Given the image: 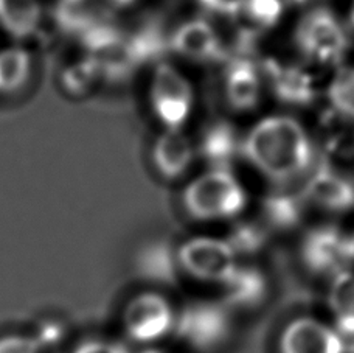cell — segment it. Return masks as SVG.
<instances>
[{
	"label": "cell",
	"mask_w": 354,
	"mask_h": 353,
	"mask_svg": "<svg viewBox=\"0 0 354 353\" xmlns=\"http://www.w3.org/2000/svg\"><path fill=\"white\" fill-rule=\"evenodd\" d=\"M245 156L263 174L274 181H289L305 172L313 159L305 129L290 117L261 120L244 145Z\"/></svg>",
	"instance_id": "1"
},
{
	"label": "cell",
	"mask_w": 354,
	"mask_h": 353,
	"mask_svg": "<svg viewBox=\"0 0 354 353\" xmlns=\"http://www.w3.org/2000/svg\"><path fill=\"white\" fill-rule=\"evenodd\" d=\"M245 201L244 188L225 170L199 176L183 193L187 212L198 219L235 217L244 209Z\"/></svg>",
	"instance_id": "2"
},
{
	"label": "cell",
	"mask_w": 354,
	"mask_h": 353,
	"mask_svg": "<svg viewBox=\"0 0 354 353\" xmlns=\"http://www.w3.org/2000/svg\"><path fill=\"white\" fill-rule=\"evenodd\" d=\"M154 114L167 129H180L193 108V89L176 67L160 62L156 67L149 89Z\"/></svg>",
	"instance_id": "3"
},
{
	"label": "cell",
	"mask_w": 354,
	"mask_h": 353,
	"mask_svg": "<svg viewBox=\"0 0 354 353\" xmlns=\"http://www.w3.org/2000/svg\"><path fill=\"white\" fill-rule=\"evenodd\" d=\"M297 46L309 60L336 62L346 50V36L336 16L324 8L309 11L295 31Z\"/></svg>",
	"instance_id": "4"
},
{
	"label": "cell",
	"mask_w": 354,
	"mask_h": 353,
	"mask_svg": "<svg viewBox=\"0 0 354 353\" xmlns=\"http://www.w3.org/2000/svg\"><path fill=\"white\" fill-rule=\"evenodd\" d=\"M122 325L132 341L148 344L167 336L174 325V314L169 302L154 293L136 296L126 304Z\"/></svg>",
	"instance_id": "5"
},
{
	"label": "cell",
	"mask_w": 354,
	"mask_h": 353,
	"mask_svg": "<svg viewBox=\"0 0 354 353\" xmlns=\"http://www.w3.org/2000/svg\"><path fill=\"white\" fill-rule=\"evenodd\" d=\"M177 258L185 273L201 280L225 283L238 268L232 246L214 238L189 239L179 249Z\"/></svg>",
	"instance_id": "6"
},
{
	"label": "cell",
	"mask_w": 354,
	"mask_h": 353,
	"mask_svg": "<svg viewBox=\"0 0 354 353\" xmlns=\"http://www.w3.org/2000/svg\"><path fill=\"white\" fill-rule=\"evenodd\" d=\"M301 257L314 273L334 275L354 260L350 237L330 226L309 232L301 246Z\"/></svg>",
	"instance_id": "7"
},
{
	"label": "cell",
	"mask_w": 354,
	"mask_h": 353,
	"mask_svg": "<svg viewBox=\"0 0 354 353\" xmlns=\"http://www.w3.org/2000/svg\"><path fill=\"white\" fill-rule=\"evenodd\" d=\"M179 327L182 335L196 347L212 349L229 335V313L219 304H196L183 314Z\"/></svg>",
	"instance_id": "8"
},
{
	"label": "cell",
	"mask_w": 354,
	"mask_h": 353,
	"mask_svg": "<svg viewBox=\"0 0 354 353\" xmlns=\"http://www.w3.org/2000/svg\"><path fill=\"white\" fill-rule=\"evenodd\" d=\"M281 353H344L342 336L311 318L290 323L283 333Z\"/></svg>",
	"instance_id": "9"
},
{
	"label": "cell",
	"mask_w": 354,
	"mask_h": 353,
	"mask_svg": "<svg viewBox=\"0 0 354 353\" xmlns=\"http://www.w3.org/2000/svg\"><path fill=\"white\" fill-rule=\"evenodd\" d=\"M176 53L193 61H213L221 58L223 46L216 31L205 21H189L180 25L171 37Z\"/></svg>",
	"instance_id": "10"
},
{
	"label": "cell",
	"mask_w": 354,
	"mask_h": 353,
	"mask_svg": "<svg viewBox=\"0 0 354 353\" xmlns=\"http://www.w3.org/2000/svg\"><path fill=\"white\" fill-rule=\"evenodd\" d=\"M306 198L326 210H350L354 207V184L345 176L322 167L308 182Z\"/></svg>",
	"instance_id": "11"
},
{
	"label": "cell",
	"mask_w": 354,
	"mask_h": 353,
	"mask_svg": "<svg viewBox=\"0 0 354 353\" xmlns=\"http://www.w3.org/2000/svg\"><path fill=\"white\" fill-rule=\"evenodd\" d=\"M244 35L269 30L280 21L281 0H227L225 11Z\"/></svg>",
	"instance_id": "12"
},
{
	"label": "cell",
	"mask_w": 354,
	"mask_h": 353,
	"mask_svg": "<svg viewBox=\"0 0 354 353\" xmlns=\"http://www.w3.org/2000/svg\"><path fill=\"white\" fill-rule=\"evenodd\" d=\"M153 161L163 178L176 179L185 173L192 163L193 147L180 129H165L156 141Z\"/></svg>",
	"instance_id": "13"
},
{
	"label": "cell",
	"mask_w": 354,
	"mask_h": 353,
	"mask_svg": "<svg viewBox=\"0 0 354 353\" xmlns=\"http://www.w3.org/2000/svg\"><path fill=\"white\" fill-rule=\"evenodd\" d=\"M260 77L250 61L239 60L230 66L227 72L225 92L227 100L238 111L255 108L260 100Z\"/></svg>",
	"instance_id": "14"
},
{
	"label": "cell",
	"mask_w": 354,
	"mask_h": 353,
	"mask_svg": "<svg viewBox=\"0 0 354 353\" xmlns=\"http://www.w3.org/2000/svg\"><path fill=\"white\" fill-rule=\"evenodd\" d=\"M266 280L255 268H236L225 282V304L236 308H252L261 304L266 296Z\"/></svg>",
	"instance_id": "15"
},
{
	"label": "cell",
	"mask_w": 354,
	"mask_h": 353,
	"mask_svg": "<svg viewBox=\"0 0 354 353\" xmlns=\"http://www.w3.org/2000/svg\"><path fill=\"white\" fill-rule=\"evenodd\" d=\"M41 22L39 0H0V25L15 37L33 35Z\"/></svg>",
	"instance_id": "16"
},
{
	"label": "cell",
	"mask_w": 354,
	"mask_h": 353,
	"mask_svg": "<svg viewBox=\"0 0 354 353\" xmlns=\"http://www.w3.org/2000/svg\"><path fill=\"white\" fill-rule=\"evenodd\" d=\"M272 84L277 97L290 105H308L314 98V84L299 67H272Z\"/></svg>",
	"instance_id": "17"
},
{
	"label": "cell",
	"mask_w": 354,
	"mask_h": 353,
	"mask_svg": "<svg viewBox=\"0 0 354 353\" xmlns=\"http://www.w3.org/2000/svg\"><path fill=\"white\" fill-rule=\"evenodd\" d=\"M328 302L336 316L339 335L354 338V274L342 271L334 275Z\"/></svg>",
	"instance_id": "18"
},
{
	"label": "cell",
	"mask_w": 354,
	"mask_h": 353,
	"mask_svg": "<svg viewBox=\"0 0 354 353\" xmlns=\"http://www.w3.org/2000/svg\"><path fill=\"white\" fill-rule=\"evenodd\" d=\"M202 154L210 161L216 170H224L238 150V141L232 126L216 123L205 132L202 138Z\"/></svg>",
	"instance_id": "19"
},
{
	"label": "cell",
	"mask_w": 354,
	"mask_h": 353,
	"mask_svg": "<svg viewBox=\"0 0 354 353\" xmlns=\"http://www.w3.org/2000/svg\"><path fill=\"white\" fill-rule=\"evenodd\" d=\"M30 77V56L22 48L0 52V92H16Z\"/></svg>",
	"instance_id": "20"
},
{
	"label": "cell",
	"mask_w": 354,
	"mask_h": 353,
	"mask_svg": "<svg viewBox=\"0 0 354 353\" xmlns=\"http://www.w3.org/2000/svg\"><path fill=\"white\" fill-rule=\"evenodd\" d=\"M269 223L278 229H289L299 223L301 215L300 201L290 194H272L264 204Z\"/></svg>",
	"instance_id": "21"
},
{
	"label": "cell",
	"mask_w": 354,
	"mask_h": 353,
	"mask_svg": "<svg viewBox=\"0 0 354 353\" xmlns=\"http://www.w3.org/2000/svg\"><path fill=\"white\" fill-rule=\"evenodd\" d=\"M328 98L339 114L354 118V67H342L328 89Z\"/></svg>",
	"instance_id": "22"
},
{
	"label": "cell",
	"mask_w": 354,
	"mask_h": 353,
	"mask_svg": "<svg viewBox=\"0 0 354 353\" xmlns=\"http://www.w3.org/2000/svg\"><path fill=\"white\" fill-rule=\"evenodd\" d=\"M126 48L134 64L151 61L159 56L165 48V41L159 28L143 27L126 42Z\"/></svg>",
	"instance_id": "23"
},
{
	"label": "cell",
	"mask_w": 354,
	"mask_h": 353,
	"mask_svg": "<svg viewBox=\"0 0 354 353\" xmlns=\"http://www.w3.org/2000/svg\"><path fill=\"white\" fill-rule=\"evenodd\" d=\"M263 242L264 235L260 229L254 228V226L243 224L235 228L227 243L232 246V249L235 252H245V254H250V252L260 249L263 246Z\"/></svg>",
	"instance_id": "24"
},
{
	"label": "cell",
	"mask_w": 354,
	"mask_h": 353,
	"mask_svg": "<svg viewBox=\"0 0 354 353\" xmlns=\"http://www.w3.org/2000/svg\"><path fill=\"white\" fill-rule=\"evenodd\" d=\"M0 353H41V344L36 338L11 335L0 338Z\"/></svg>",
	"instance_id": "25"
},
{
	"label": "cell",
	"mask_w": 354,
	"mask_h": 353,
	"mask_svg": "<svg viewBox=\"0 0 354 353\" xmlns=\"http://www.w3.org/2000/svg\"><path fill=\"white\" fill-rule=\"evenodd\" d=\"M72 353H122L117 345L104 341H91L81 344Z\"/></svg>",
	"instance_id": "26"
},
{
	"label": "cell",
	"mask_w": 354,
	"mask_h": 353,
	"mask_svg": "<svg viewBox=\"0 0 354 353\" xmlns=\"http://www.w3.org/2000/svg\"><path fill=\"white\" fill-rule=\"evenodd\" d=\"M111 2L117 3V5H128V3H132L134 0H111Z\"/></svg>",
	"instance_id": "27"
},
{
	"label": "cell",
	"mask_w": 354,
	"mask_h": 353,
	"mask_svg": "<svg viewBox=\"0 0 354 353\" xmlns=\"http://www.w3.org/2000/svg\"><path fill=\"white\" fill-rule=\"evenodd\" d=\"M350 17H351V22L354 25V0H353V5H351V11H350Z\"/></svg>",
	"instance_id": "28"
},
{
	"label": "cell",
	"mask_w": 354,
	"mask_h": 353,
	"mask_svg": "<svg viewBox=\"0 0 354 353\" xmlns=\"http://www.w3.org/2000/svg\"><path fill=\"white\" fill-rule=\"evenodd\" d=\"M350 244H351V251H353V257H354V235L350 237Z\"/></svg>",
	"instance_id": "29"
}]
</instances>
